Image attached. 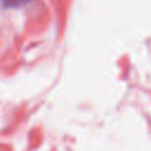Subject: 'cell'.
<instances>
[{"instance_id":"obj_1","label":"cell","mask_w":151,"mask_h":151,"mask_svg":"<svg viewBox=\"0 0 151 151\" xmlns=\"http://www.w3.org/2000/svg\"><path fill=\"white\" fill-rule=\"evenodd\" d=\"M4 4L8 7H13V6H20V5H24L31 0H2Z\"/></svg>"}]
</instances>
